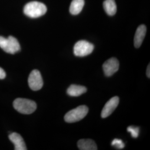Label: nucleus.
<instances>
[{
    "label": "nucleus",
    "instance_id": "f257e3e1",
    "mask_svg": "<svg viewBox=\"0 0 150 150\" xmlns=\"http://www.w3.org/2000/svg\"><path fill=\"white\" fill-rule=\"evenodd\" d=\"M47 12L45 4L38 1H32L27 4L23 8V12L31 18H38L44 15Z\"/></svg>",
    "mask_w": 150,
    "mask_h": 150
},
{
    "label": "nucleus",
    "instance_id": "f03ea898",
    "mask_svg": "<svg viewBox=\"0 0 150 150\" xmlns=\"http://www.w3.org/2000/svg\"><path fill=\"white\" fill-rule=\"evenodd\" d=\"M13 106L16 111L23 114H31L37 108L36 102L26 99L18 98L13 101Z\"/></svg>",
    "mask_w": 150,
    "mask_h": 150
},
{
    "label": "nucleus",
    "instance_id": "7ed1b4c3",
    "mask_svg": "<svg viewBox=\"0 0 150 150\" xmlns=\"http://www.w3.org/2000/svg\"><path fill=\"white\" fill-rule=\"evenodd\" d=\"M0 47L6 52L11 54H15L21 50L18 40L11 36L8 38L0 36Z\"/></svg>",
    "mask_w": 150,
    "mask_h": 150
},
{
    "label": "nucleus",
    "instance_id": "20e7f679",
    "mask_svg": "<svg viewBox=\"0 0 150 150\" xmlns=\"http://www.w3.org/2000/svg\"><path fill=\"white\" fill-rule=\"evenodd\" d=\"M88 112V108L86 106H80L67 113L64 116V120L68 123L79 121L86 116Z\"/></svg>",
    "mask_w": 150,
    "mask_h": 150
},
{
    "label": "nucleus",
    "instance_id": "39448f33",
    "mask_svg": "<svg viewBox=\"0 0 150 150\" xmlns=\"http://www.w3.org/2000/svg\"><path fill=\"white\" fill-rule=\"evenodd\" d=\"M93 49V44L85 40H80L75 44L74 53L77 57H84L91 54Z\"/></svg>",
    "mask_w": 150,
    "mask_h": 150
},
{
    "label": "nucleus",
    "instance_id": "423d86ee",
    "mask_svg": "<svg viewBox=\"0 0 150 150\" xmlns=\"http://www.w3.org/2000/svg\"><path fill=\"white\" fill-rule=\"evenodd\" d=\"M28 85L33 91L40 90L43 86L42 76L39 71L34 70L30 73L28 79Z\"/></svg>",
    "mask_w": 150,
    "mask_h": 150
},
{
    "label": "nucleus",
    "instance_id": "0eeeda50",
    "mask_svg": "<svg viewBox=\"0 0 150 150\" xmlns=\"http://www.w3.org/2000/svg\"><path fill=\"white\" fill-rule=\"evenodd\" d=\"M119 62L116 58H111L107 60L102 66L105 75L110 77L116 73L119 69Z\"/></svg>",
    "mask_w": 150,
    "mask_h": 150
},
{
    "label": "nucleus",
    "instance_id": "6e6552de",
    "mask_svg": "<svg viewBox=\"0 0 150 150\" xmlns=\"http://www.w3.org/2000/svg\"><path fill=\"white\" fill-rule=\"evenodd\" d=\"M119 98L117 96H115L111 98L105 104L102 109L101 112V117L102 118H106L111 115L113 112L117 108L119 103Z\"/></svg>",
    "mask_w": 150,
    "mask_h": 150
},
{
    "label": "nucleus",
    "instance_id": "1a4fd4ad",
    "mask_svg": "<svg viewBox=\"0 0 150 150\" xmlns=\"http://www.w3.org/2000/svg\"><path fill=\"white\" fill-rule=\"evenodd\" d=\"M8 138L15 146V150H27L24 140L20 134L13 132L9 135Z\"/></svg>",
    "mask_w": 150,
    "mask_h": 150
},
{
    "label": "nucleus",
    "instance_id": "9d476101",
    "mask_svg": "<svg viewBox=\"0 0 150 150\" xmlns=\"http://www.w3.org/2000/svg\"><path fill=\"white\" fill-rule=\"evenodd\" d=\"M147 28L144 25H141L138 27L134 38V46L136 48H139L145 38Z\"/></svg>",
    "mask_w": 150,
    "mask_h": 150
},
{
    "label": "nucleus",
    "instance_id": "9b49d317",
    "mask_svg": "<svg viewBox=\"0 0 150 150\" xmlns=\"http://www.w3.org/2000/svg\"><path fill=\"white\" fill-rule=\"evenodd\" d=\"M77 146L81 150H97V147L94 141L91 139H81L77 142Z\"/></svg>",
    "mask_w": 150,
    "mask_h": 150
},
{
    "label": "nucleus",
    "instance_id": "f8f14e48",
    "mask_svg": "<svg viewBox=\"0 0 150 150\" xmlns=\"http://www.w3.org/2000/svg\"><path fill=\"white\" fill-rule=\"evenodd\" d=\"M86 91L87 88L85 86L72 85L68 88L67 93L71 96L77 97L85 93Z\"/></svg>",
    "mask_w": 150,
    "mask_h": 150
},
{
    "label": "nucleus",
    "instance_id": "ddd939ff",
    "mask_svg": "<svg viewBox=\"0 0 150 150\" xmlns=\"http://www.w3.org/2000/svg\"><path fill=\"white\" fill-rule=\"evenodd\" d=\"M85 5L84 0H72L70 6V12L73 15L80 13Z\"/></svg>",
    "mask_w": 150,
    "mask_h": 150
},
{
    "label": "nucleus",
    "instance_id": "4468645a",
    "mask_svg": "<svg viewBox=\"0 0 150 150\" xmlns=\"http://www.w3.org/2000/svg\"><path fill=\"white\" fill-rule=\"evenodd\" d=\"M103 8L108 15L113 16L117 11V6L115 0H105L103 3Z\"/></svg>",
    "mask_w": 150,
    "mask_h": 150
},
{
    "label": "nucleus",
    "instance_id": "2eb2a0df",
    "mask_svg": "<svg viewBox=\"0 0 150 150\" xmlns=\"http://www.w3.org/2000/svg\"><path fill=\"white\" fill-rule=\"evenodd\" d=\"M127 131L131 134V136L133 138H137L139 137V127H135L134 126H130L127 127Z\"/></svg>",
    "mask_w": 150,
    "mask_h": 150
},
{
    "label": "nucleus",
    "instance_id": "dca6fc26",
    "mask_svg": "<svg viewBox=\"0 0 150 150\" xmlns=\"http://www.w3.org/2000/svg\"><path fill=\"white\" fill-rule=\"evenodd\" d=\"M111 145L112 146H114L115 148H117L118 149H122L125 146V144L123 143L121 139H115L113 140Z\"/></svg>",
    "mask_w": 150,
    "mask_h": 150
},
{
    "label": "nucleus",
    "instance_id": "f3484780",
    "mask_svg": "<svg viewBox=\"0 0 150 150\" xmlns=\"http://www.w3.org/2000/svg\"><path fill=\"white\" fill-rule=\"evenodd\" d=\"M6 77V72L1 67H0V79H4Z\"/></svg>",
    "mask_w": 150,
    "mask_h": 150
},
{
    "label": "nucleus",
    "instance_id": "a211bd4d",
    "mask_svg": "<svg viewBox=\"0 0 150 150\" xmlns=\"http://www.w3.org/2000/svg\"><path fill=\"white\" fill-rule=\"evenodd\" d=\"M146 74H147V76L150 78V64H149L147 66V71H146Z\"/></svg>",
    "mask_w": 150,
    "mask_h": 150
}]
</instances>
